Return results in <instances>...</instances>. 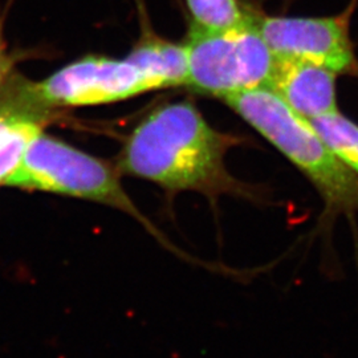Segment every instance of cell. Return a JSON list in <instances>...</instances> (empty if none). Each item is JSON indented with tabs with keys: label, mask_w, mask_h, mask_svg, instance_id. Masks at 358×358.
I'll return each mask as SVG.
<instances>
[{
	"label": "cell",
	"mask_w": 358,
	"mask_h": 358,
	"mask_svg": "<svg viewBox=\"0 0 358 358\" xmlns=\"http://www.w3.org/2000/svg\"><path fill=\"white\" fill-rule=\"evenodd\" d=\"M242 142V137L213 128L190 100L169 103L130 133L115 167L121 176L159 186L169 202L182 192H196L214 208L222 196L264 205L263 187L236 178L227 169V154Z\"/></svg>",
	"instance_id": "obj_1"
},
{
	"label": "cell",
	"mask_w": 358,
	"mask_h": 358,
	"mask_svg": "<svg viewBox=\"0 0 358 358\" xmlns=\"http://www.w3.org/2000/svg\"><path fill=\"white\" fill-rule=\"evenodd\" d=\"M223 101L309 180L324 203L322 220L358 217L357 174L333 153L309 120L266 87L231 94Z\"/></svg>",
	"instance_id": "obj_2"
},
{
	"label": "cell",
	"mask_w": 358,
	"mask_h": 358,
	"mask_svg": "<svg viewBox=\"0 0 358 358\" xmlns=\"http://www.w3.org/2000/svg\"><path fill=\"white\" fill-rule=\"evenodd\" d=\"M6 186L53 192L109 206L137 220L158 243L180 260L223 275L238 273V271L234 269L232 272V268L223 264L196 259L173 243L133 202L121 183V174L115 165L84 153L43 131L31 141L22 162Z\"/></svg>",
	"instance_id": "obj_3"
},
{
	"label": "cell",
	"mask_w": 358,
	"mask_h": 358,
	"mask_svg": "<svg viewBox=\"0 0 358 358\" xmlns=\"http://www.w3.org/2000/svg\"><path fill=\"white\" fill-rule=\"evenodd\" d=\"M165 90L159 78L130 57H87L68 65L41 83L20 81L0 110L43 121L57 106H87L124 101L152 90Z\"/></svg>",
	"instance_id": "obj_4"
},
{
	"label": "cell",
	"mask_w": 358,
	"mask_h": 358,
	"mask_svg": "<svg viewBox=\"0 0 358 358\" xmlns=\"http://www.w3.org/2000/svg\"><path fill=\"white\" fill-rule=\"evenodd\" d=\"M183 45L186 87L220 100L244 90L268 88L279 60L257 29L255 15L226 29L192 26Z\"/></svg>",
	"instance_id": "obj_5"
},
{
	"label": "cell",
	"mask_w": 358,
	"mask_h": 358,
	"mask_svg": "<svg viewBox=\"0 0 358 358\" xmlns=\"http://www.w3.org/2000/svg\"><path fill=\"white\" fill-rule=\"evenodd\" d=\"M358 0L334 16H256L255 23L272 52L325 66L337 75L358 78V57L350 38V22Z\"/></svg>",
	"instance_id": "obj_6"
},
{
	"label": "cell",
	"mask_w": 358,
	"mask_h": 358,
	"mask_svg": "<svg viewBox=\"0 0 358 358\" xmlns=\"http://www.w3.org/2000/svg\"><path fill=\"white\" fill-rule=\"evenodd\" d=\"M269 90L307 120L337 112V73L321 65L278 57Z\"/></svg>",
	"instance_id": "obj_7"
},
{
	"label": "cell",
	"mask_w": 358,
	"mask_h": 358,
	"mask_svg": "<svg viewBox=\"0 0 358 358\" xmlns=\"http://www.w3.org/2000/svg\"><path fill=\"white\" fill-rule=\"evenodd\" d=\"M129 57L159 78L165 88L186 87L187 84V60L183 44L148 32L129 53Z\"/></svg>",
	"instance_id": "obj_8"
},
{
	"label": "cell",
	"mask_w": 358,
	"mask_h": 358,
	"mask_svg": "<svg viewBox=\"0 0 358 358\" xmlns=\"http://www.w3.org/2000/svg\"><path fill=\"white\" fill-rule=\"evenodd\" d=\"M321 138L358 176V125L338 110L310 120Z\"/></svg>",
	"instance_id": "obj_9"
},
{
	"label": "cell",
	"mask_w": 358,
	"mask_h": 358,
	"mask_svg": "<svg viewBox=\"0 0 358 358\" xmlns=\"http://www.w3.org/2000/svg\"><path fill=\"white\" fill-rule=\"evenodd\" d=\"M192 26L205 29H226L245 23L251 15L239 0H186Z\"/></svg>",
	"instance_id": "obj_10"
},
{
	"label": "cell",
	"mask_w": 358,
	"mask_h": 358,
	"mask_svg": "<svg viewBox=\"0 0 358 358\" xmlns=\"http://www.w3.org/2000/svg\"><path fill=\"white\" fill-rule=\"evenodd\" d=\"M40 131L43 129L38 120L19 117L13 122V128L0 142V186H6V182L22 162L27 148Z\"/></svg>",
	"instance_id": "obj_11"
},
{
	"label": "cell",
	"mask_w": 358,
	"mask_h": 358,
	"mask_svg": "<svg viewBox=\"0 0 358 358\" xmlns=\"http://www.w3.org/2000/svg\"><path fill=\"white\" fill-rule=\"evenodd\" d=\"M13 64V57L0 45V85L4 83V80L10 75Z\"/></svg>",
	"instance_id": "obj_12"
},
{
	"label": "cell",
	"mask_w": 358,
	"mask_h": 358,
	"mask_svg": "<svg viewBox=\"0 0 358 358\" xmlns=\"http://www.w3.org/2000/svg\"><path fill=\"white\" fill-rule=\"evenodd\" d=\"M23 115H11L6 112H0V142L7 136L10 129L13 128V122Z\"/></svg>",
	"instance_id": "obj_13"
}]
</instances>
